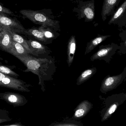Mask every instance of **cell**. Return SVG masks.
Wrapping results in <instances>:
<instances>
[{
    "label": "cell",
    "mask_w": 126,
    "mask_h": 126,
    "mask_svg": "<svg viewBox=\"0 0 126 126\" xmlns=\"http://www.w3.org/2000/svg\"><path fill=\"white\" fill-rule=\"evenodd\" d=\"M12 38L9 31L4 27L0 26V48L1 51L8 52L12 44Z\"/></svg>",
    "instance_id": "9c48e42d"
},
{
    "label": "cell",
    "mask_w": 126,
    "mask_h": 126,
    "mask_svg": "<svg viewBox=\"0 0 126 126\" xmlns=\"http://www.w3.org/2000/svg\"><path fill=\"white\" fill-rule=\"evenodd\" d=\"M111 37V35H98L94 39H92L87 45L86 48L85 55L91 52L96 47L101 43L105 41L107 38Z\"/></svg>",
    "instance_id": "2e32d148"
},
{
    "label": "cell",
    "mask_w": 126,
    "mask_h": 126,
    "mask_svg": "<svg viewBox=\"0 0 126 126\" xmlns=\"http://www.w3.org/2000/svg\"><path fill=\"white\" fill-rule=\"evenodd\" d=\"M0 86L22 92H29L28 85L20 79H16L10 76L0 72Z\"/></svg>",
    "instance_id": "277c9868"
},
{
    "label": "cell",
    "mask_w": 126,
    "mask_h": 126,
    "mask_svg": "<svg viewBox=\"0 0 126 126\" xmlns=\"http://www.w3.org/2000/svg\"><path fill=\"white\" fill-rule=\"evenodd\" d=\"M125 95H126V94H125Z\"/></svg>",
    "instance_id": "484cf974"
},
{
    "label": "cell",
    "mask_w": 126,
    "mask_h": 126,
    "mask_svg": "<svg viewBox=\"0 0 126 126\" xmlns=\"http://www.w3.org/2000/svg\"><path fill=\"white\" fill-rule=\"evenodd\" d=\"M77 7H74L73 12L77 13L78 19L84 18L85 22H90L95 18V0L83 1L77 0Z\"/></svg>",
    "instance_id": "3957f363"
},
{
    "label": "cell",
    "mask_w": 126,
    "mask_h": 126,
    "mask_svg": "<svg viewBox=\"0 0 126 126\" xmlns=\"http://www.w3.org/2000/svg\"><path fill=\"white\" fill-rule=\"evenodd\" d=\"M22 126L18 124H14V125H8V126Z\"/></svg>",
    "instance_id": "d4e9b609"
},
{
    "label": "cell",
    "mask_w": 126,
    "mask_h": 126,
    "mask_svg": "<svg viewBox=\"0 0 126 126\" xmlns=\"http://www.w3.org/2000/svg\"><path fill=\"white\" fill-rule=\"evenodd\" d=\"M0 13H3L7 15L14 16H15L13 13L9 9L6 8L2 5L1 3L0 4Z\"/></svg>",
    "instance_id": "7402d4cb"
},
{
    "label": "cell",
    "mask_w": 126,
    "mask_h": 126,
    "mask_svg": "<svg viewBox=\"0 0 126 126\" xmlns=\"http://www.w3.org/2000/svg\"><path fill=\"white\" fill-rule=\"evenodd\" d=\"M117 105L116 104H114L111 105L108 110L107 113L106 114V116L104 117V119H106L108 116L113 114L117 109Z\"/></svg>",
    "instance_id": "603a6c76"
},
{
    "label": "cell",
    "mask_w": 126,
    "mask_h": 126,
    "mask_svg": "<svg viewBox=\"0 0 126 126\" xmlns=\"http://www.w3.org/2000/svg\"></svg>",
    "instance_id": "4316f807"
},
{
    "label": "cell",
    "mask_w": 126,
    "mask_h": 126,
    "mask_svg": "<svg viewBox=\"0 0 126 126\" xmlns=\"http://www.w3.org/2000/svg\"><path fill=\"white\" fill-rule=\"evenodd\" d=\"M121 1V0H104L101 13L103 21L106 20L108 16L114 15Z\"/></svg>",
    "instance_id": "52a82bcc"
},
{
    "label": "cell",
    "mask_w": 126,
    "mask_h": 126,
    "mask_svg": "<svg viewBox=\"0 0 126 126\" xmlns=\"http://www.w3.org/2000/svg\"><path fill=\"white\" fill-rule=\"evenodd\" d=\"M38 29L44 33L46 38L47 39L54 38L56 36V31L50 27H45L41 26Z\"/></svg>",
    "instance_id": "d6986e66"
},
{
    "label": "cell",
    "mask_w": 126,
    "mask_h": 126,
    "mask_svg": "<svg viewBox=\"0 0 126 126\" xmlns=\"http://www.w3.org/2000/svg\"><path fill=\"white\" fill-rule=\"evenodd\" d=\"M8 53L14 55L15 57L30 54L28 51L21 44L13 41L11 48Z\"/></svg>",
    "instance_id": "7c38bea8"
},
{
    "label": "cell",
    "mask_w": 126,
    "mask_h": 126,
    "mask_svg": "<svg viewBox=\"0 0 126 126\" xmlns=\"http://www.w3.org/2000/svg\"><path fill=\"white\" fill-rule=\"evenodd\" d=\"M126 77V71L120 75L106 77L101 84V90L103 92H107L117 88L122 83Z\"/></svg>",
    "instance_id": "8992f818"
},
{
    "label": "cell",
    "mask_w": 126,
    "mask_h": 126,
    "mask_svg": "<svg viewBox=\"0 0 126 126\" xmlns=\"http://www.w3.org/2000/svg\"><path fill=\"white\" fill-rule=\"evenodd\" d=\"M89 102L87 101H84L79 105L77 109L75 111V116L76 117L79 118L84 115L87 110V107L89 106Z\"/></svg>",
    "instance_id": "ffe728a7"
},
{
    "label": "cell",
    "mask_w": 126,
    "mask_h": 126,
    "mask_svg": "<svg viewBox=\"0 0 126 126\" xmlns=\"http://www.w3.org/2000/svg\"><path fill=\"white\" fill-rule=\"evenodd\" d=\"M19 12L23 19H28L36 24L50 27L55 31L60 30V22L54 20L50 9L39 10L23 9Z\"/></svg>",
    "instance_id": "7a4b0ae2"
},
{
    "label": "cell",
    "mask_w": 126,
    "mask_h": 126,
    "mask_svg": "<svg viewBox=\"0 0 126 126\" xmlns=\"http://www.w3.org/2000/svg\"><path fill=\"white\" fill-rule=\"evenodd\" d=\"M54 126H75L70 124H58L55 125Z\"/></svg>",
    "instance_id": "cb8c5ba5"
},
{
    "label": "cell",
    "mask_w": 126,
    "mask_h": 126,
    "mask_svg": "<svg viewBox=\"0 0 126 126\" xmlns=\"http://www.w3.org/2000/svg\"><path fill=\"white\" fill-rule=\"evenodd\" d=\"M126 23V0L117 9L113 15L108 22V24H118Z\"/></svg>",
    "instance_id": "30bf717a"
},
{
    "label": "cell",
    "mask_w": 126,
    "mask_h": 126,
    "mask_svg": "<svg viewBox=\"0 0 126 126\" xmlns=\"http://www.w3.org/2000/svg\"><path fill=\"white\" fill-rule=\"evenodd\" d=\"M16 57L26 67L27 69L23 70L24 72H32L38 76L39 84L44 89V80L48 75L51 64L50 61L46 58H36L30 54L16 56Z\"/></svg>",
    "instance_id": "6da1fadb"
},
{
    "label": "cell",
    "mask_w": 126,
    "mask_h": 126,
    "mask_svg": "<svg viewBox=\"0 0 126 126\" xmlns=\"http://www.w3.org/2000/svg\"><path fill=\"white\" fill-rule=\"evenodd\" d=\"M27 35L32 36L36 39L42 42H46L47 39L46 38L44 33L38 28L32 27L31 29H26Z\"/></svg>",
    "instance_id": "e0dca14e"
},
{
    "label": "cell",
    "mask_w": 126,
    "mask_h": 126,
    "mask_svg": "<svg viewBox=\"0 0 126 126\" xmlns=\"http://www.w3.org/2000/svg\"><path fill=\"white\" fill-rule=\"evenodd\" d=\"M5 27L8 30L9 32L10 33L11 36H12V38L13 41L21 44L28 51L30 54L34 55V54L33 52L31 50V48H30L28 43H27V40H25L23 37L19 35L18 34L13 32V31L11 30V29H9V28L6 27Z\"/></svg>",
    "instance_id": "4fadbf2b"
},
{
    "label": "cell",
    "mask_w": 126,
    "mask_h": 126,
    "mask_svg": "<svg viewBox=\"0 0 126 126\" xmlns=\"http://www.w3.org/2000/svg\"><path fill=\"white\" fill-rule=\"evenodd\" d=\"M0 72L10 76H14L16 77H18L19 76V75L16 73L15 72H14L11 69L4 65H0Z\"/></svg>",
    "instance_id": "44dd1931"
},
{
    "label": "cell",
    "mask_w": 126,
    "mask_h": 126,
    "mask_svg": "<svg viewBox=\"0 0 126 126\" xmlns=\"http://www.w3.org/2000/svg\"><path fill=\"white\" fill-rule=\"evenodd\" d=\"M0 26L7 27L18 34L27 35L26 29L16 18H12L8 15L0 13Z\"/></svg>",
    "instance_id": "5b68a950"
},
{
    "label": "cell",
    "mask_w": 126,
    "mask_h": 126,
    "mask_svg": "<svg viewBox=\"0 0 126 126\" xmlns=\"http://www.w3.org/2000/svg\"><path fill=\"white\" fill-rule=\"evenodd\" d=\"M27 41L34 55L36 54L37 56V54L46 53V47L39 42L32 40H27Z\"/></svg>",
    "instance_id": "9a60e30c"
},
{
    "label": "cell",
    "mask_w": 126,
    "mask_h": 126,
    "mask_svg": "<svg viewBox=\"0 0 126 126\" xmlns=\"http://www.w3.org/2000/svg\"><path fill=\"white\" fill-rule=\"evenodd\" d=\"M114 49V46H106L104 48L100 49L91 57V60L94 61L96 60H102V58L110 54Z\"/></svg>",
    "instance_id": "5bb4252c"
},
{
    "label": "cell",
    "mask_w": 126,
    "mask_h": 126,
    "mask_svg": "<svg viewBox=\"0 0 126 126\" xmlns=\"http://www.w3.org/2000/svg\"><path fill=\"white\" fill-rule=\"evenodd\" d=\"M76 48V42L75 36L72 35L70 37L67 45V62L69 67L71 66L74 60Z\"/></svg>",
    "instance_id": "8fae6325"
},
{
    "label": "cell",
    "mask_w": 126,
    "mask_h": 126,
    "mask_svg": "<svg viewBox=\"0 0 126 126\" xmlns=\"http://www.w3.org/2000/svg\"><path fill=\"white\" fill-rule=\"evenodd\" d=\"M0 97L1 99L14 106L23 105L26 101L24 96L15 93L6 92L1 93Z\"/></svg>",
    "instance_id": "ba28073f"
},
{
    "label": "cell",
    "mask_w": 126,
    "mask_h": 126,
    "mask_svg": "<svg viewBox=\"0 0 126 126\" xmlns=\"http://www.w3.org/2000/svg\"><path fill=\"white\" fill-rule=\"evenodd\" d=\"M97 72L95 67L87 69L84 71L77 80V84L80 85L87 81Z\"/></svg>",
    "instance_id": "ac0fdd59"
}]
</instances>
